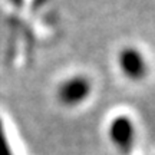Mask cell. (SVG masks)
Returning <instances> with one entry per match:
<instances>
[{"label":"cell","instance_id":"cell-1","mask_svg":"<svg viewBox=\"0 0 155 155\" xmlns=\"http://www.w3.org/2000/svg\"><path fill=\"white\" fill-rule=\"evenodd\" d=\"M92 85L88 78L85 76H72L61 83L58 89V98L63 105L75 106L88 99Z\"/></svg>","mask_w":155,"mask_h":155},{"label":"cell","instance_id":"cell-2","mask_svg":"<svg viewBox=\"0 0 155 155\" xmlns=\"http://www.w3.org/2000/svg\"><path fill=\"white\" fill-rule=\"evenodd\" d=\"M118 65L121 72L132 81H139L147 75L148 63L145 56L135 48H125L119 52Z\"/></svg>","mask_w":155,"mask_h":155},{"label":"cell","instance_id":"cell-3","mask_svg":"<svg viewBox=\"0 0 155 155\" xmlns=\"http://www.w3.org/2000/svg\"><path fill=\"white\" fill-rule=\"evenodd\" d=\"M109 137L112 142L121 151H128L132 148L135 141V127L128 116L119 115L109 125Z\"/></svg>","mask_w":155,"mask_h":155},{"label":"cell","instance_id":"cell-4","mask_svg":"<svg viewBox=\"0 0 155 155\" xmlns=\"http://www.w3.org/2000/svg\"><path fill=\"white\" fill-rule=\"evenodd\" d=\"M0 155H15L9 141H7V135L5 134V128H3L2 121H0Z\"/></svg>","mask_w":155,"mask_h":155}]
</instances>
